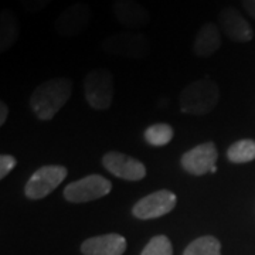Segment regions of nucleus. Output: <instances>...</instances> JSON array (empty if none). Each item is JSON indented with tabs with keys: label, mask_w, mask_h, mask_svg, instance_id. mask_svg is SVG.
<instances>
[{
	"label": "nucleus",
	"mask_w": 255,
	"mask_h": 255,
	"mask_svg": "<svg viewBox=\"0 0 255 255\" xmlns=\"http://www.w3.org/2000/svg\"><path fill=\"white\" fill-rule=\"evenodd\" d=\"M73 94V81L67 77H55L41 82L30 97V108L41 121L53 119L63 110Z\"/></svg>",
	"instance_id": "obj_1"
},
{
	"label": "nucleus",
	"mask_w": 255,
	"mask_h": 255,
	"mask_svg": "<svg viewBox=\"0 0 255 255\" xmlns=\"http://www.w3.org/2000/svg\"><path fill=\"white\" fill-rule=\"evenodd\" d=\"M219 101L220 88L217 82L210 77H203L183 88L179 105L183 114L207 115L217 107Z\"/></svg>",
	"instance_id": "obj_2"
},
{
	"label": "nucleus",
	"mask_w": 255,
	"mask_h": 255,
	"mask_svg": "<svg viewBox=\"0 0 255 255\" xmlns=\"http://www.w3.org/2000/svg\"><path fill=\"white\" fill-rule=\"evenodd\" d=\"M101 50L105 54L119 58L142 60L150 53L149 38L142 33L119 31L105 37L101 41Z\"/></svg>",
	"instance_id": "obj_3"
},
{
	"label": "nucleus",
	"mask_w": 255,
	"mask_h": 255,
	"mask_svg": "<svg viewBox=\"0 0 255 255\" xmlns=\"http://www.w3.org/2000/svg\"><path fill=\"white\" fill-rule=\"evenodd\" d=\"M84 95L92 110L111 108L114 100V77L108 68H95L84 78Z\"/></svg>",
	"instance_id": "obj_4"
},
{
	"label": "nucleus",
	"mask_w": 255,
	"mask_h": 255,
	"mask_svg": "<svg viewBox=\"0 0 255 255\" xmlns=\"http://www.w3.org/2000/svg\"><path fill=\"white\" fill-rule=\"evenodd\" d=\"M112 190V183L101 174H88L80 180L65 186L64 199L74 204L98 200L108 196Z\"/></svg>",
	"instance_id": "obj_5"
},
{
	"label": "nucleus",
	"mask_w": 255,
	"mask_h": 255,
	"mask_svg": "<svg viewBox=\"0 0 255 255\" xmlns=\"http://www.w3.org/2000/svg\"><path fill=\"white\" fill-rule=\"evenodd\" d=\"M67 167L61 164H47L37 169L24 186V194L30 200H41L65 180Z\"/></svg>",
	"instance_id": "obj_6"
},
{
	"label": "nucleus",
	"mask_w": 255,
	"mask_h": 255,
	"mask_svg": "<svg viewBox=\"0 0 255 255\" xmlns=\"http://www.w3.org/2000/svg\"><path fill=\"white\" fill-rule=\"evenodd\" d=\"M177 204V196L170 190H157L137 200L132 207L133 217L153 220L169 214Z\"/></svg>",
	"instance_id": "obj_7"
},
{
	"label": "nucleus",
	"mask_w": 255,
	"mask_h": 255,
	"mask_svg": "<svg viewBox=\"0 0 255 255\" xmlns=\"http://www.w3.org/2000/svg\"><path fill=\"white\" fill-rule=\"evenodd\" d=\"M102 166L111 174L128 182H139L146 176L145 164L140 160L115 150L107 152L102 156Z\"/></svg>",
	"instance_id": "obj_8"
},
{
	"label": "nucleus",
	"mask_w": 255,
	"mask_h": 255,
	"mask_svg": "<svg viewBox=\"0 0 255 255\" xmlns=\"http://www.w3.org/2000/svg\"><path fill=\"white\" fill-rule=\"evenodd\" d=\"M219 150L213 142H204L183 153L180 159L183 170L193 176H203L217 164Z\"/></svg>",
	"instance_id": "obj_9"
},
{
	"label": "nucleus",
	"mask_w": 255,
	"mask_h": 255,
	"mask_svg": "<svg viewBox=\"0 0 255 255\" xmlns=\"http://www.w3.org/2000/svg\"><path fill=\"white\" fill-rule=\"evenodd\" d=\"M91 7L85 3H74L63 10L54 21L55 31L63 37L78 36L90 24Z\"/></svg>",
	"instance_id": "obj_10"
},
{
	"label": "nucleus",
	"mask_w": 255,
	"mask_h": 255,
	"mask_svg": "<svg viewBox=\"0 0 255 255\" xmlns=\"http://www.w3.org/2000/svg\"><path fill=\"white\" fill-rule=\"evenodd\" d=\"M112 11L119 24L129 31L143 28L150 23V13L137 0H115Z\"/></svg>",
	"instance_id": "obj_11"
},
{
	"label": "nucleus",
	"mask_w": 255,
	"mask_h": 255,
	"mask_svg": "<svg viewBox=\"0 0 255 255\" xmlns=\"http://www.w3.org/2000/svg\"><path fill=\"white\" fill-rule=\"evenodd\" d=\"M219 26L221 31L236 43H248L253 40L254 31L244 16L234 7H224L219 13Z\"/></svg>",
	"instance_id": "obj_12"
},
{
	"label": "nucleus",
	"mask_w": 255,
	"mask_h": 255,
	"mask_svg": "<svg viewBox=\"0 0 255 255\" xmlns=\"http://www.w3.org/2000/svg\"><path fill=\"white\" fill-rule=\"evenodd\" d=\"M125 237L111 233L85 240L81 244L84 255H122L127 251Z\"/></svg>",
	"instance_id": "obj_13"
},
{
	"label": "nucleus",
	"mask_w": 255,
	"mask_h": 255,
	"mask_svg": "<svg viewBox=\"0 0 255 255\" xmlns=\"http://www.w3.org/2000/svg\"><path fill=\"white\" fill-rule=\"evenodd\" d=\"M221 47V34L220 27L216 23H206L197 31L193 41V53L201 57V58H209L219 51Z\"/></svg>",
	"instance_id": "obj_14"
},
{
	"label": "nucleus",
	"mask_w": 255,
	"mask_h": 255,
	"mask_svg": "<svg viewBox=\"0 0 255 255\" xmlns=\"http://www.w3.org/2000/svg\"><path fill=\"white\" fill-rule=\"evenodd\" d=\"M20 36V21L9 9L0 13V53L9 51Z\"/></svg>",
	"instance_id": "obj_15"
},
{
	"label": "nucleus",
	"mask_w": 255,
	"mask_h": 255,
	"mask_svg": "<svg viewBox=\"0 0 255 255\" xmlns=\"http://www.w3.org/2000/svg\"><path fill=\"white\" fill-rule=\"evenodd\" d=\"M227 157L231 163H248L255 160V140L241 139L228 147Z\"/></svg>",
	"instance_id": "obj_16"
},
{
	"label": "nucleus",
	"mask_w": 255,
	"mask_h": 255,
	"mask_svg": "<svg viewBox=\"0 0 255 255\" xmlns=\"http://www.w3.org/2000/svg\"><path fill=\"white\" fill-rule=\"evenodd\" d=\"M174 136L173 128L169 124H153L150 127H147L143 132L145 140L150 146L155 147H162L167 143L172 142Z\"/></svg>",
	"instance_id": "obj_17"
},
{
	"label": "nucleus",
	"mask_w": 255,
	"mask_h": 255,
	"mask_svg": "<svg viewBox=\"0 0 255 255\" xmlns=\"http://www.w3.org/2000/svg\"><path fill=\"white\" fill-rule=\"evenodd\" d=\"M183 255H221V244L213 236H203L191 241Z\"/></svg>",
	"instance_id": "obj_18"
},
{
	"label": "nucleus",
	"mask_w": 255,
	"mask_h": 255,
	"mask_svg": "<svg viewBox=\"0 0 255 255\" xmlns=\"http://www.w3.org/2000/svg\"><path fill=\"white\" fill-rule=\"evenodd\" d=\"M140 255H173V246L166 236H156L146 244Z\"/></svg>",
	"instance_id": "obj_19"
},
{
	"label": "nucleus",
	"mask_w": 255,
	"mask_h": 255,
	"mask_svg": "<svg viewBox=\"0 0 255 255\" xmlns=\"http://www.w3.org/2000/svg\"><path fill=\"white\" fill-rule=\"evenodd\" d=\"M18 3L24 9V11L34 14L48 7L53 3V0H18Z\"/></svg>",
	"instance_id": "obj_20"
},
{
	"label": "nucleus",
	"mask_w": 255,
	"mask_h": 255,
	"mask_svg": "<svg viewBox=\"0 0 255 255\" xmlns=\"http://www.w3.org/2000/svg\"><path fill=\"white\" fill-rule=\"evenodd\" d=\"M16 166H17V160H16L14 156L3 153V155L0 156V179H1V180L6 179V176H7Z\"/></svg>",
	"instance_id": "obj_21"
},
{
	"label": "nucleus",
	"mask_w": 255,
	"mask_h": 255,
	"mask_svg": "<svg viewBox=\"0 0 255 255\" xmlns=\"http://www.w3.org/2000/svg\"><path fill=\"white\" fill-rule=\"evenodd\" d=\"M243 7L250 17L255 18V0H243Z\"/></svg>",
	"instance_id": "obj_22"
},
{
	"label": "nucleus",
	"mask_w": 255,
	"mask_h": 255,
	"mask_svg": "<svg viewBox=\"0 0 255 255\" xmlns=\"http://www.w3.org/2000/svg\"><path fill=\"white\" fill-rule=\"evenodd\" d=\"M7 115H9V107L4 101L0 102V125L3 127L7 121Z\"/></svg>",
	"instance_id": "obj_23"
},
{
	"label": "nucleus",
	"mask_w": 255,
	"mask_h": 255,
	"mask_svg": "<svg viewBox=\"0 0 255 255\" xmlns=\"http://www.w3.org/2000/svg\"><path fill=\"white\" fill-rule=\"evenodd\" d=\"M216 172H217V166H214V167L211 169V172H210V173H216Z\"/></svg>",
	"instance_id": "obj_24"
}]
</instances>
